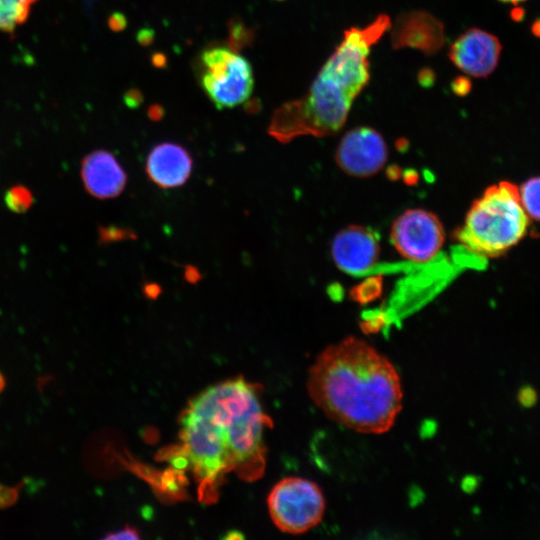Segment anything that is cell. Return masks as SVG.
I'll use <instances>...</instances> for the list:
<instances>
[{"instance_id":"6da1fadb","label":"cell","mask_w":540,"mask_h":540,"mask_svg":"<svg viewBox=\"0 0 540 540\" xmlns=\"http://www.w3.org/2000/svg\"><path fill=\"white\" fill-rule=\"evenodd\" d=\"M179 423L182 457L202 491L231 471L248 481L264 473V434L271 419L257 388L242 377L201 391L189 401Z\"/></svg>"},{"instance_id":"7a4b0ae2","label":"cell","mask_w":540,"mask_h":540,"mask_svg":"<svg viewBox=\"0 0 540 540\" xmlns=\"http://www.w3.org/2000/svg\"><path fill=\"white\" fill-rule=\"evenodd\" d=\"M306 387L326 417L362 434L388 432L402 410L403 386L396 367L355 336L320 352L309 369Z\"/></svg>"},{"instance_id":"3957f363","label":"cell","mask_w":540,"mask_h":540,"mask_svg":"<svg viewBox=\"0 0 540 540\" xmlns=\"http://www.w3.org/2000/svg\"><path fill=\"white\" fill-rule=\"evenodd\" d=\"M390 28L389 16L380 14L364 27L345 30L307 93L274 112L270 135L287 143L299 136L324 137L338 132L354 99L368 84L370 49Z\"/></svg>"},{"instance_id":"277c9868","label":"cell","mask_w":540,"mask_h":540,"mask_svg":"<svg viewBox=\"0 0 540 540\" xmlns=\"http://www.w3.org/2000/svg\"><path fill=\"white\" fill-rule=\"evenodd\" d=\"M529 224L519 188L501 181L489 186L472 203L454 238L467 252L494 258L518 244L527 234Z\"/></svg>"},{"instance_id":"5b68a950","label":"cell","mask_w":540,"mask_h":540,"mask_svg":"<svg viewBox=\"0 0 540 540\" xmlns=\"http://www.w3.org/2000/svg\"><path fill=\"white\" fill-rule=\"evenodd\" d=\"M267 506L272 522L279 530L298 535L313 529L322 521L326 499L316 482L288 476L273 486Z\"/></svg>"},{"instance_id":"8992f818","label":"cell","mask_w":540,"mask_h":540,"mask_svg":"<svg viewBox=\"0 0 540 540\" xmlns=\"http://www.w3.org/2000/svg\"><path fill=\"white\" fill-rule=\"evenodd\" d=\"M201 65V86L216 108H233L248 100L253 72L242 55L227 47H212L201 54Z\"/></svg>"},{"instance_id":"52a82bcc","label":"cell","mask_w":540,"mask_h":540,"mask_svg":"<svg viewBox=\"0 0 540 540\" xmlns=\"http://www.w3.org/2000/svg\"><path fill=\"white\" fill-rule=\"evenodd\" d=\"M390 238L395 249L406 259L424 263L442 248L445 232L439 218L425 209H409L391 226Z\"/></svg>"},{"instance_id":"ba28073f","label":"cell","mask_w":540,"mask_h":540,"mask_svg":"<svg viewBox=\"0 0 540 540\" xmlns=\"http://www.w3.org/2000/svg\"><path fill=\"white\" fill-rule=\"evenodd\" d=\"M388 158V148L382 135L371 127L361 126L347 131L341 138L335 159L345 173L369 177L378 173Z\"/></svg>"},{"instance_id":"9c48e42d","label":"cell","mask_w":540,"mask_h":540,"mask_svg":"<svg viewBox=\"0 0 540 540\" xmlns=\"http://www.w3.org/2000/svg\"><path fill=\"white\" fill-rule=\"evenodd\" d=\"M499 39L482 29L470 28L450 46L449 59L466 75L482 78L496 68L500 53Z\"/></svg>"},{"instance_id":"30bf717a","label":"cell","mask_w":540,"mask_h":540,"mask_svg":"<svg viewBox=\"0 0 540 540\" xmlns=\"http://www.w3.org/2000/svg\"><path fill=\"white\" fill-rule=\"evenodd\" d=\"M331 254L340 270L353 275L362 274L372 268L379 258V239L371 229L352 225L335 235Z\"/></svg>"},{"instance_id":"8fae6325","label":"cell","mask_w":540,"mask_h":540,"mask_svg":"<svg viewBox=\"0 0 540 540\" xmlns=\"http://www.w3.org/2000/svg\"><path fill=\"white\" fill-rule=\"evenodd\" d=\"M394 49L413 48L431 56L445 43L444 25L434 15L422 10L400 14L391 24Z\"/></svg>"},{"instance_id":"7c38bea8","label":"cell","mask_w":540,"mask_h":540,"mask_svg":"<svg viewBox=\"0 0 540 540\" xmlns=\"http://www.w3.org/2000/svg\"><path fill=\"white\" fill-rule=\"evenodd\" d=\"M81 179L86 191L98 199L119 196L127 183L125 170L107 150H94L81 162Z\"/></svg>"},{"instance_id":"4fadbf2b","label":"cell","mask_w":540,"mask_h":540,"mask_svg":"<svg viewBox=\"0 0 540 540\" xmlns=\"http://www.w3.org/2000/svg\"><path fill=\"white\" fill-rule=\"evenodd\" d=\"M193 161L181 145L163 142L152 148L146 160L149 179L161 188L182 186L190 177Z\"/></svg>"},{"instance_id":"5bb4252c","label":"cell","mask_w":540,"mask_h":540,"mask_svg":"<svg viewBox=\"0 0 540 540\" xmlns=\"http://www.w3.org/2000/svg\"><path fill=\"white\" fill-rule=\"evenodd\" d=\"M37 0H0V30L10 32L28 17Z\"/></svg>"},{"instance_id":"9a60e30c","label":"cell","mask_w":540,"mask_h":540,"mask_svg":"<svg viewBox=\"0 0 540 540\" xmlns=\"http://www.w3.org/2000/svg\"><path fill=\"white\" fill-rule=\"evenodd\" d=\"M519 192L527 215L540 221V176L525 181L519 188Z\"/></svg>"},{"instance_id":"2e32d148","label":"cell","mask_w":540,"mask_h":540,"mask_svg":"<svg viewBox=\"0 0 540 540\" xmlns=\"http://www.w3.org/2000/svg\"><path fill=\"white\" fill-rule=\"evenodd\" d=\"M4 201L10 211L24 213L33 204V194L27 187L15 185L6 191Z\"/></svg>"},{"instance_id":"e0dca14e","label":"cell","mask_w":540,"mask_h":540,"mask_svg":"<svg viewBox=\"0 0 540 540\" xmlns=\"http://www.w3.org/2000/svg\"><path fill=\"white\" fill-rule=\"evenodd\" d=\"M230 30L231 40L234 46L236 45L239 48L240 46L247 44L250 36L248 29L244 25H242L240 22H233Z\"/></svg>"},{"instance_id":"ac0fdd59","label":"cell","mask_w":540,"mask_h":540,"mask_svg":"<svg viewBox=\"0 0 540 540\" xmlns=\"http://www.w3.org/2000/svg\"><path fill=\"white\" fill-rule=\"evenodd\" d=\"M106 538L107 539H139L140 536L138 534V531L135 528L126 526L125 528L106 536Z\"/></svg>"},{"instance_id":"d6986e66","label":"cell","mask_w":540,"mask_h":540,"mask_svg":"<svg viewBox=\"0 0 540 540\" xmlns=\"http://www.w3.org/2000/svg\"><path fill=\"white\" fill-rule=\"evenodd\" d=\"M127 25L126 18L121 13H114L109 18V27L112 30L120 31Z\"/></svg>"},{"instance_id":"ffe728a7","label":"cell","mask_w":540,"mask_h":540,"mask_svg":"<svg viewBox=\"0 0 540 540\" xmlns=\"http://www.w3.org/2000/svg\"><path fill=\"white\" fill-rule=\"evenodd\" d=\"M453 91L459 95H465L471 89V84L465 77L457 78L452 84Z\"/></svg>"},{"instance_id":"44dd1931","label":"cell","mask_w":540,"mask_h":540,"mask_svg":"<svg viewBox=\"0 0 540 540\" xmlns=\"http://www.w3.org/2000/svg\"><path fill=\"white\" fill-rule=\"evenodd\" d=\"M125 102L129 107H137L142 102V94L135 89L129 90L125 95Z\"/></svg>"},{"instance_id":"7402d4cb","label":"cell","mask_w":540,"mask_h":540,"mask_svg":"<svg viewBox=\"0 0 540 540\" xmlns=\"http://www.w3.org/2000/svg\"><path fill=\"white\" fill-rule=\"evenodd\" d=\"M152 37H153L152 30H148V29H144L140 31L138 34V40L142 44H148L149 42H151Z\"/></svg>"},{"instance_id":"603a6c76","label":"cell","mask_w":540,"mask_h":540,"mask_svg":"<svg viewBox=\"0 0 540 540\" xmlns=\"http://www.w3.org/2000/svg\"><path fill=\"white\" fill-rule=\"evenodd\" d=\"M160 110L161 108L159 106H155V107H152V109H150V116L152 118H154V116H157L158 118L160 117Z\"/></svg>"},{"instance_id":"cb8c5ba5","label":"cell","mask_w":540,"mask_h":540,"mask_svg":"<svg viewBox=\"0 0 540 540\" xmlns=\"http://www.w3.org/2000/svg\"><path fill=\"white\" fill-rule=\"evenodd\" d=\"M4 386H5V379L3 375L0 373V391L3 390Z\"/></svg>"},{"instance_id":"d4e9b609","label":"cell","mask_w":540,"mask_h":540,"mask_svg":"<svg viewBox=\"0 0 540 540\" xmlns=\"http://www.w3.org/2000/svg\"><path fill=\"white\" fill-rule=\"evenodd\" d=\"M500 1L517 4V3L521 2V1H524V0H500Z\"/></svg>"}]
</instances>
